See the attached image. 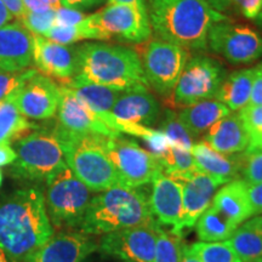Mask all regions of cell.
<instances>
[{"label":"cell","mask_w":262,"mask_h":262,"mask_svg":"<svg viewBox=\"0 0 262 262\" xmlns=\"http://www.w3.org/2000/svg\"><path fill=\"white\" fill-rule=\"evenodd\" d=\"M54 234L40 188L17 189L0 202V250L24 262Z\"/></svg>","instance_id":"cell-1"},{"label":"cell","mask_w":262,"mask_h":262,"mask_svg":"<svg viewBox=\"0 0 262 262\" xmlns=\"http://www.w3.org/2000/svg\"><path fill=\"white\" fill-rule=\"evenodd\" d=\"M152 32L162 40L183 49L205 50L216 22L227 21L204 0H146Z\"/></svg>","instance_id":"cell-2"},{"label":"cell","mask_w":262,"mask_h":262,"mask_svg":"<svg viewBox=\"0 0 262 262\" xmlns=\"http://www.w3.org/2000/svg\"><path fill=\"white\" fill-rule=\"evenodd\" d=\"M77 72L72 79L120 91L148 90L136 50L122 45L89 42L77 48Z\"/></svg>","instance_id":"cell-3"},{"label":"cell","mask_w":262,"mask_h":262,"mask_svg":"<svg viewBox=\"0 0 262 262\" xmlns=\"http://www.w3.org/2000/svg\"><path fill=\"white\" fill-rule=\"evenodd\" d=\"M142 187L117 186L93 196L80 231L90 235H104L155 221L149 194Z\"/></svg>","instance_id":"cell-4"},{"label":"cell","mask_w":262,"mask_h":262,"mask_svg":"<svg viewBox=\"0 0 262 262\" xmlns=\"http://www.w3.org/2000/svg\"><path fill=\"white\" fill-rule=\"evenodd\" d=\"M66 164L90 191L103 192L120 186L119 175L106 149V136L80 135L54 127Z\"/></svg>","instance_id":"cell-5"},{"label":"cell","mask_w":262,"mask_h":262,"mask_svg":"<svg viewBox=\"0 0 262 262\" xmlns=\"http://www.w3.org/2000/svg\"><path fill=\"white\" fill-rule=\"evenodd\" d=\"M45 205L52 227L62 231L80 228L91 201V191L66 164L47 181Z\"/></svg>","instance_id":"cell-6"},{"label":"cell","mask_w":262,"mask_h":262,"mask_svg":"<svg viewBox=\"0 0 262 262\" xmlns=\"http://www.w3.org/2000/svg\"><path fill=\"white\" fill-rule=\"evenodd\" d=\"M17 158L12 163V178L26 181H47L54 172L66 165L60 140L54 129H35L22 136L16 143Z\"/></svg>","instance_id":"cell-7"},{"label":"cell","mask_w":262,"mask_h":262,"mask_svg":"<svg viewBox=\"0 0 262 262\" xmlns=\"http://www.w3.org/2000/svg\"><path fill=\"white\" fill-rule=\"evenodd\" d=\"M141 45L142 48L137 54L148 86L164 96L171 95L189 60L188 51L162 39L147 40Z\"/></svg>","instance_id":"cell-8"},{"label":"cell","mask_w":262,"mask_h":262,"mask_svg":"<svg viewBox=\"0 0 262 262\" xmlns=\"http://www.w3.org/2000/svg\"><path fill=\"white\" fill-rule=\"evenodd\" d=\"M106 149L124 187H142L163 171L158 159L149 150L123 134L107 137Z\"/></svg>","instance_id":"cell-9"},{"label":"cell","mask_w":262,"mask_h":262,"mask_svg":"<svg viewBox=\"0 0 262 262\" xmlns=\"http://www.w3.org/2000/svg\"><path fill=\"white\" fill-rule=\"evenodd\" d=\"M227 72L220 62L208 56H194L188 60L180 75L171 97L176 106L215 98Z\"/></svg>","instance_id":"cell-10"},{"label":"cell","mask_w":262,"mask_h":262,"mask_svg":"<svg viewBox=\"0 0 262 262\" xmlns=\"http://www.w3.org/2000/svg\"><path fill=\"white\" fill-rule=\"evenodd\" d=\"M101 40L117 39L127 44H142L152 37L148 11L127 5H110L88 16Z\"/></svg>","instance_id":"cell-11"},{"label":"cell","mask_w":262,"mask_h":262,"mask_svg":"<svg viewBox=\"0 0 262 262\" xmlns=\"http://www.w3.org/2000/svg\"><path fill=\"white\" fill-rule=\"evenodd\" d=\"M208 47L233 64H247L262 56V37L244 25L216 22L208 34Z\"/></svg>","instance_id":"cell-12"},{"label":"cell","mask_w":262,"mask_h":262,"mask_svg":"<svg viewBox=\"0 0 262 262\" xmlns=\"http://www.w3.org/2000/svg\"><path fill=\"white\" fill-rule=\"evenodd\" d=\"M159 225L148 224L119 229L104 234L98 249L107 256L122 262H155L156 242Z\"/></svg>","instance_id":"cell-13"},{"label":"cell","mask_w":262,"mask_h":262,"mask_svg":"<svg viewBox=\"0 0 262 262\" xmlns=\"http://www.w3.org/2000/svg\"><path fill=\"white\" fill-rule=\"evenodd\" d=\"M160 114L158 101L148 90L124 91L111 111V127L131 135L136 126L150 127Z\"/></svg>","instance_id":"cell-14"},{"label":"cell","mask_w":262,"mask_h":262,"mask_svg":"<svg viewBox=\"0 0 262 262\" xmlns=\"http://www.w3.org/2000/svg\"><path fill=\"white\" fill-rule=\"evenodd\" d=\"M60 96V85L48 75L37 72L16 91L15 102L24 117L45 120L56 116Z\"/></svg>","instance_id":"cell-15"},{"label":"cell","mask_w":262,"mask_h":262,"mask_svg":"<svg viewBox=\"0 0 262 262\" xmlns=\"http://www.w3.org/2000/svg\"><path fill=\"white\" fill-rule=\"evenodd\" d=\"M60 104L57 110V124L62 130L80 135H101L113 137L122 134L111 129L90 108L75 97L70 88L60 85Z\"/></svg>","instance_id":"cell-16"},{"label":"cell","mask_w":262,"mask_h":262,"mask_svg":"<svg viewBox=\"0 0 262 262\" xmlns=\"http://www.w3.org/2000/svg\"><path fill=\"white\" fill-rule=\"evenodd\" d=\"M98 249L93 235L81 231H62L52 234L24 262H83Z\"/></svg>","instance_id":"cell-17"},{"label":"cell","mask_w":262,"mask_h":262,"mask_svg":"<svg viewBox=\"0 0 262 262\" xmlns=\"http://www.w3.org/2000/svg\"><path fill=\"white\" fill-rule=\"evenodd\" d=\"M182 183V220L178 234L183 235L185 229L194 227L195 222L211 205L216 189L226 185L221 180L195 170Z\"/></svg>","instance_id":"cell-18"},{"label":"cell","mask_w":262,"mask_h":262,"mask_svg":"<svg viewBox=\"0 0 262 262\" xmlns=\"http://www.w3.org/2000/svg\"><path fill=\"white\" fill-rule=\"evenodd\" d=\"M33 62L41 74L56 78L63 84L71 80L77 72V48L57 44L42 35L33 34Z\"/></svg>","instance_id":"cell-19"},{"label":"cell","mask_w":262,"mask_h":262,"mask_svg":"<svg viewBox=\"0 0 262 262\" xmlns=\"http://www.w3.org/2000/svg\"><path fill=\"white\" fill-rule=\"evenodd\" d=\"M149 193V208L153 219L160 226L171 227L170 231L178 234L182 220V183L163 171L153 179Z\"/></svg>","instance_id":"cell-20"},{"label":"cell","mask_w":262,"mask_h":262,"mask_svg":"<svg viewBox=\"0 0 262 262\" xmlns=\"http://www.w3.org/2000/svg\"><path fill=\"white\" fill-rule=\"evenodd\" d=\"M32 62V33L18 21L0 28V72L27 70Z\"/></svg>","instance_id":"cell-21"},{"label":"cell","mask_w":262,"mask_h":262,"mask_svg":"<svg viewBox=\"0 0 262 262\" xmlns=\"http://www.w3.org/2000/svg\"><path fill=\"white\" fill-rule=\"evenodd\" d=\"M192 156L196 169L227 183L241 178L242 153L224 155L212 149L205 141H198L192 146Z\"/></svg>","instance_id":"cell-22"},{"label":"cell","mask_w":262,"mask_h":262,"mask_svg":"<svg viewBox=\"0 0 262 262\" xmlns=\"http://www.w3.org/2000/svg\"><path fill=\"white\" fill-rule=\"evenodd\" d=\"M203 141L224 155H237L248 149L250 137L238 114L231 113L206 131Z\"/></svg>","instance_id":"cell-23"},{"label":"cell","mask_w":262,"mask_h":262,"mask_svg":"<svg viewBox=\"0 0 262 262\" xmlns=\"http://www.w3.org/2000/svg\"><path fill=\"white\" fill-rule=\"evenodd\" d=\"M211 205L235 226L243 224L254 215L248 195V183L243 179L226 183L214 195Z\"/></svg>","instance_id":"cell-24"},{"label":"cell","mask_w":262,"mask_h":262,"mask_svg":"<svg viewBox=\"0 0 262 262\" xmlns=\"http://www.w3.org/2000/svg\"><path fill=\"white\" fill-rule=\"evenodd\" d=\"M61 85L70 88L78 100L96 113L111 127V111L124 91L77 79H71Z\"/></svg>","instance_id":"cell-25"},{"label":"cell","mask_w":262,"mask_h":262,"mask_svg":"<svg viewBox=\"0 0 262 262\" xmlns=\"http://www.w3.org/2000/svg\"><path fill=\"white\" fill-rule=\"evenodd\" d=\"M231 113V110L227 106L216 98H210L183 107L178 117L193 139H196L205 134L219 120Z\"/></svg>","instance_id":"cell-26"},{"label":"cell","mask_w":262,"mask_h":262,"mask_svg":"<svg viewBox=\"0 0 262 262\" xmlns=\"http://www.w3.org/2000/svg\"><path fill=\"white\" fill-rule=\"evenodd\" d=\"M253 78L254 68L233 72L222 81L215 98L227 106L231 112L241 111L250 101Z\"/></svg>","instance_id":"cell-27"},{"label":"cell","mask_w":262,"mask_h":262,"mask_svg":"<svg viewBox=\"0 0 262 262\" xmlns=\"http://www.w3.org/2000/svg\"><path fill=\"white\" fill-rule=\"evenodd\" d=\"M228 242L242 262H256L262 257V229L256 217L238 226Z\"/></svg>","instance_id":"cell-28"},{"label":"cell","mask_w":262,"mask_h":262,"mask_svg":"<svg viewBox=\"0 0 262 262\" xmlns=\"http://www.w3.org/2000/svg\"><path fill=\"white\" fill-rule=\"evenodd\" d=\"M38 129L28 122L18 111L15 102V94L0 102V142H11L18 136H25Z\"/></svg>","instance_id":"cell-29"},{"label":"cell","mask_w":262,"mask_h":262,"mask_svg":"<svg viewBox=\"0 0 262 262\" xmlns=\"http://www.w3.org/2000/svg\"><path fill=\"white\" fill-rule=\"evenodd\" d=\"M238 226L228 220L217 209L210 205L203 212L198 221L195 222V228L201 242L212 243V242H224L231 238Z\"/></svg>","instance_id":"cell-30"},{"label":"cell","mask_w":262,"mask_h":262,"mask_svg":"<svg viewBox=\"0 0 262 262\" xmlns=\"http://www.w3.org/2000/svg\"><path fill=\"white\" fill-rule=\"evenodd\" d=\"M42 37L61 45H71L73 42H77L79 40H86V39L101 40L100 34L94 28V26L90 24L88 16L80 25L73 26V27L52 26Z\"/></svg>","instance_id":"cell-31"},{"label":"cell","mask_w":262,"mask_h":262,"mask_svg":"<svg viewBox=\"0 0 262 262\" xmlns=\"http://www.w3.org/2000/svg\"><path fill=\"white\" fill-rule=\"evenodd\" d=\"M187 244L180 234L165 231L159 225L156 242L155 262H181L182 255Z\"/></svg>","instance_id":"cell-32"},{"label":"cell","mask_w":262,"mask_h":262,"mask_svg":"<svg viewBox=\"0 0 262 262\" xmlns=\"http://www.w3.org/2000/svg\"><path fill=\"white\" fill-rule=\"evenodd\" d=\"M189 251L201 262H242L229 244L228 239L224 242H199L188 247Z\"/></svg>","instance_id":"cell-33"},{"label":"cell","mask_w":262,"mask_h":262,"mask_svg":"<svg viewBox=\"0 0 262 262\" xmlns=\"http://www.w3.org/2000/svg\"><path fill=\"white\" fill-rule=\"evenodd\" d=\"M160 131H163L168 139L171 141L172 145L182 147V148L191 150L194 139L188 130L183 126V124L180 122L178 113L168 111L165 112L162 123H160Z\"/></svg>","instance_id":"cell-34"},{"label":"cell","mask_w":262,"mask_h":262,"mask_svg":"<svg viewBox=\"0 0 262 262\" xmlns=\"http://www.w3.org/2000/svg\"><path fill=\"white\" fill-rule=\"evenodd\" d=\"M56 10L49 8L38 11L27 10L21 24L34 35H44L55 25Z\"/></svg>","instance_id":"cell-35"},{"label":"cell","mask_w":262,"mask_h":262,"mask_svg":"<svg viewBox=\"0 0 262 262\" xmlns=\"http://www.w3.org/2000/svg\"><path fill=\"white\" fill-rule=\"evenodd\" d=\"M248 185L262 182V149H247L242 152V172Z\"/></svg>","instance_id":"cell-36"},{"label":"cell","mask_w":262,"mask_h":262,"mask_svg":"<svg viewBox=\"0 0 262 262\" xmlns=\"http://www.w3.org/2000/svg\"><path fill=\"white\" fill-rule=\"evenodd\" d=\"M37 72L29 68L17 72H0V102L21 89Z\"/></svg>","instance_id":"cell-37"},{"label":"cell","mask_w":262,"mask_h":262,"mask_svg":"<svg viewBox=\"0 0 262 262\" xmlns=\"http://www.w3.org/2000/svg\"><path fill=\"white\" fill-rule=\"evenodd\" d=\"M239 118H241L243 126L247 130L250 143L255 142L262 137V104L260 106H251L248 104L239 111ZM249 143V145H250Z\"/></svg>","instance_id":"cell-38"},{"label":"cell","mask_w":262,"mask_h":262,"mask_svg":"<svg viewBox=\"0 0 262 262\" xmlns=\"http://www.w3.org/2000/svg\"><path fill=\"white\" fill-rule=\"evenodd\" d=\"M85 17H86V15H84L83 11L61 6V8H58L56 10V14H55L54 26H61V27H73V26L80 25L85 19Z\"/></svg>","instance_id":"cell-39"},{"label":"cell","mask_w":262,"mask_h":262,"mask_svg":"<svg viewBox=\"0 0 262 262\" xmlns=\"http://www.w3.org/2000/svg\"><path fill=\"white\" fill-rule=\"evenodd\" d=\"M245 18L256 19L262 10V0H231Z\"/></svg>","instance_id":"cell-40"},{"label":"cell","mask_w":262,"mask_h":262,"mask_svg":"<svg viewBox=\"0 0 262 262\" xmlns=\"http://www.w3.org/2000/svg\"><path fill=\"white\" fill-rule=\"evenodd\" d=\"M249 104H251V106H260V104H262V63L257 64L254 68L253 86H251Z\"/></svg>","instance_id":"cell-41"},{"label":"cell","mask_w":262,"mask_h":262,"mask_svg":"<svg viewBox=\"0 0 262 262\" xmlns=\"http://www.w3.org/2000/svg\"><path fill=\"white\" fill-rule=\"evenodd\" d=\"M248 195L254 215L262 214V182L256 185H248Z\"/></svg>","instance_id":"cell-42"},{"label":"cell","mask_w":262,"mask_h":262,"mask_svg":"<svg viewBox=\"0 0 262 262\" xmlns=\"http://www.w3.org/2000/svg\"><path fill=\"white\" fill-rule=\"evenodd\" d=\"M104 0H61V6L74 10H83L95 8V6L102 4Z\"/></svg>","instance_id":"cell-43"},{"label":"cell","mask_w":262,"mask_h":262,"mask_svg":"<svg viewBox=\"0 0 262 262\" xmlns=\"http://www.w3.org/2000/svg\"><path fill=\"white\" fill-rule=\"evenodd\" d=\"M2 2L4 3V5L10 11V14L14 16V18L17 19L18 22H21L26 11H27L24 0H2Z\"/></svg>","instance_id":"cell-44"},{"label":"cell","mask_w":262,"mask_h":262,"mask_svg":"<svg viewBox=\"0 0 262 262\" xmlns=\"http://www.w3.org/2000/svg\"><path fill=\"white\" fill-rule=\"evenodd\" d=\"M17 158L15 149L9 142H0V166H6L12 164Z\"/></svg>","instance_id":"cell-45"},{"label":"cell","mask_w":262,"mask_h":262,"mask_svg":"<svg viewBox=\"0 0 262 262\" xmlns=\"http://www.w3.org/2000/svg\"><path fill=\"white\" fill-rule=\"evenodd\" d=\"M107 4L110 5H127L136 9L147 10L146 0H107Z\"/></svg>","instance_id":"cell-46"},{"label":"cell","mask_w":262,"mask_h":262,"mask_svg":"<svg viewBox=\"0 0 262 262\" xmlns=\"http://www.w3.org/2000/svg\"><path fill=\"white\" fill-rule=\"evenodd\" d=\"M24 2L27 10H32V11L51 8L50 0H24Z\"/></svg>","instance_id":"cell-47"},{"label":"cell","mask_w":262,"mask_h":262,"mask_svg":"<svg viewBox=\"0 0 262 262\" xmlns=\"http://www.w3.org/2000/svg\"><path fill=\"white\" fill-rule=\"evenodd\" d=\"M204 2L210 6V8L216 10V11L221 12V14H224V11H227L232 5L231 0H204Z\"/></svg>","instance_id":"cell-48"},{"label":"cell","mask_w":262,"mask_h":262,"mask_svg":"<svg viewBox=\"0 0 262 262\" xmlns=\"http://www.w3.org/2000/svg\"><path fill=\"white\" fill-rule=\"evenodd\" d=\"M14 19V16L10 14V11L6 9V6L4 5V3L0 0V28L4 27L8 24Z\"/></svg>","instance_id":"cell-49"},{"label":"cell","mask_w":262,"mask_h":262,"mask_svg":"<svg viewBox=\"0 0 262 262\" xmlns=\"http://www.w3.org/2000/svg\"><path fill=\"white\" fill-rule=\"evenodd\" d=\"M181 262H201V261H199L198 257H195L194 255H193L191 251H189L188 247H186L185 250H183Z\"/></svg>","instance_id":"cell-50"},{"label":"cell","mask_w":262,"mask_h":262,"mask_svg":"<svg viewBox=\"0 0 262 262\" xmlns=\"http://www.w3.org/2000/svg\"><path fill=\"white\" fill-rule=\"evenodd\" d=\"M248 149H262V137L261 139H258L257 141H255V142L250 143L248 147Z\"/></svg>","instance_id":"cell-51"},{"label":"cell","mask_w":262,"mask_h":262,"mask_svg":"<svg viewBox=\"0 0 262 262\" xmlns=\"http://www.w3.org/2000/svg\"><path fill=\"white\" fill-rule=\"evenodd\" d=\"M50 6L52 9L57 10L58 8H61V0H50Z\"/></svg>","instance_id":"cell-52"},{"label":"cell","mask_w":262,"mask_h":262,"mask_svg":"<svg viewBox=\"0 0 262 262\" xmlns=\"http://www.w3.org/2000/svg\"><path fill=\"white\" fill-rule=\"evenodd\" d=\"M0 262H12V261L10 260V258L6 256V255L3 253L2 250H0Z\"/></svg>","instance_id":"cell-53"},{"label":"cell","mask_w":262,"mask_h":262,"mask_svg":"<svg viewBox=\"0 0 262 262\" xmlns=\"http://www.w3.org/2000/svg\"><path fill=\"white\" fill-rule=\"evenodd\" d=\"M255 22H256V25H257V26H260V27L262 28V10H261L260 15L257 16V18L255 19Z\"/></svg>","instance_id":"cell-54"},{"label":"cell","mask_w":262,"mask_h":262,"mask_svg":"<svg viewBox=\"0 0 262 262\" xmlns=\"http://www.w3.org/2000/svg\"><path fill=\"white\" fill-rule=\"evenodd\" d=\"M256 220H257V224H258V226H260L261 229H262V215H261V216H257Z\"/></svg>","instance_id":"cell-55"},{"label":"cell","mask_w":262,"mask_h":262,"mask_svg":"<svg viewBox=\"0 0 262 262\" xmlns=\"http://www.w3.org/2000/svg\"><path fill=\"white\" fill-rule=\"evenodd\" d=\"M2 183H3V172L2 170H0V186H2Z\"/></svg>","instance_id":"cell-56"},{"label":"cell","mask_w":262,"mask_h":262,"mask_svg":"<svg viewBox=\"0 0 262 262\" xmlns=\"http://www.w3.org/2000/svg\"><path fill=\"white\" fill-rule=\"evenodd\" d=\"M256 262H262V257H261V258H258V260H257Z\"/></svg>","instance_id":"cell-57"}]
</instances>
